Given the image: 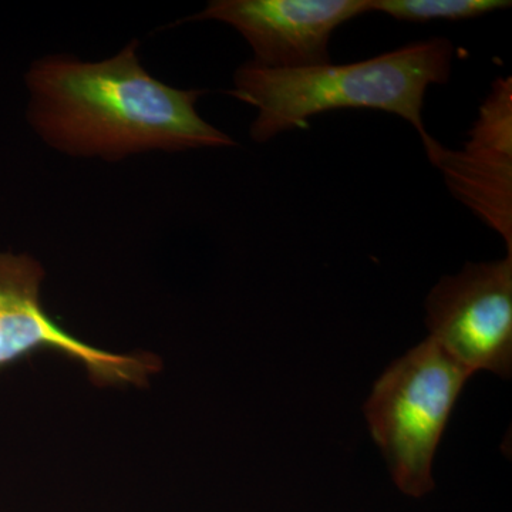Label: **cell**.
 Segmentation results:
<instances>
[{
    "label": "cell",
    "mask_w": 512,
    "mask_h": 512,
    "mask_svg": "<svg viewBox=\"0 0 512 512\" xmlns=\"http://www.w3.org/2000/svg\"><path fill=\"white\" fill-rule=\"evenodd\" d=\"M137 40L99 63L50 56L33 64L29 119L50 146L80 157L120 160L148 150L234 146L197 109L207 90L168 86L141 66Z\"/></svg>",
    "instance_id": "cell-1"
},
{
    "label": "cell",
    "mask_w": 512,
    "mask_h": 512,
    "mask_svg": "<svg viewBox=\"0 0 512 512\" xmlns=\"http://www.w3.org/2000/svg\"><path fill=\"white\" fill-rule=\"evenodd\" d=\"M456 47L446 37L419 40L353 63L269 69L254 62L234 74L231 96L258 110L255 143L308 127L309 119L338 110H377L412 124L421 141L427 90L450 80Z\"/></svg>",
    "instance_id": "cell-2"
},
{
    "label": "cell",
    "mask_w": 512,
    "mask_h": 512,
    "mask_svg": "<svg viewBox=\"0 0 512 512\" xmlns=\"http://www.w3.org/2000/svg\"><path fill=\"white\" fill-rule=\"evenodd\" d=\"M470 373L430 338L384 370L365 404L369 431L394 484L409 497L434 488L440 441Z\"/></svg>",
    "instance_id": "cell-3"
},
{
    "label": "cell",
    "mask_w": 512,
    "mask_h": 512,
    "mask_svg": "<svg viewBox=\"0 0 512 512\" xmlns=\"http://www.w3.org/2000/svg\"><path fill=\"white\" fill-rule=\"evenodd\" d=\"M429 338L470 373L512 372V254L468 262L426 299Z\"/></svg>",
    "instance_id": "cell-4"
},
{
    "label": "cell",
    "mask_w": 512,
    "mask_h": 512,
    "mask_svg": "<svg viewBox=\"0 0 512 512\" xmlns=\"http://www.w3.org/2000/svg\"><path fill=\"white\" fill-rule=\"evenodd\" d=\"M43 278L45 271L32 256L0 252V372L47 350L86 367L96 386H148V377L161 370L160 357L147 352L116 355L64 330L40 301Z\"/></svg>",
    "instance_id": "cell-5"
},
{
    "label": "cell",
    "mask_w": 512,
    "mask_h": 512,
    "mask_svg": "<svg viewBox=\"0 0 512 512\" xmlns=\"http://www.w3.org/2000/svg\"><path fill=\"white\" fill-rule=\"evenodd\" d=\"M421 143L451 195L512 254V77L491 84L463 147L448 148L433 136Z\"/></svg>",
    "instance_id": "cell-6"
},
{
    "label": "cell",
    "mask_w": 512,
    "mask_h": 512,
    "mask_svg": "<svg viewBox=\"0 0 512 512\" xmlns=\"http://www.w3.org/2000/svg\"><path fill=\"white\" fill-rule=\"evenodd\" d=\"M366 13L370 0H214L192 20L238 30L259 66L301 69L330 63V37Z\"/></svg>",
    "instance_id": "cell-7"
},
{
    "label": "cell",
    "mask_w": 512,
    "mask_h": 512,
    "mask_svg": "<svg viewBox=\"0 0 512 512\" xmlns=\"http://www.w3.org/2000/svg\"><path fill=\"white\" fill-rule=\"evenodd\" d=\"M505 0H370V12L383 13L402 22L468 20L510 8Z\"/></svg>",
    "instance_id": "cell-8"
}]
</instances>
